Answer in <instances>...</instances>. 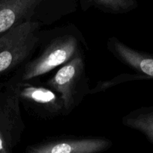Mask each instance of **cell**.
<instances>
[{"label": "cell", "mask_w": 153, "mask_h": 153, "mask_svg": "<svg viewBox=\"0 0 153 153\" xmlns=\"http://www.w3.org/2000/svg\"><path fill=\"white\" fill-rule=\"evenodd\" d=\"M84 43L82 34L73 25L40 31V53L22 65L15 82H31L68 62Z\"/></svg>", "instance_id": "cell-1"}, {"label": "cell", "mask_w": 153, "mask_h": 153, "mask_svg": "<svg viewBox=\"0 0 153 153\" xmlns=\"http://www.w3.org/2000/svg\"><path fill=\"white\" fill-rule=\"evenodd\" d=\"M83 51L80 50L50 78L45 85L60 96L64 108V116L77 107L84 97L89 94L88 79L86 73Z\"/></svg>", "instance_id": "cell-3"}, {"label": "cell", "mask_w": 153, "mask_h": 153, "mask_svg": "<svg viewBox=\"0 0 153 153\" xmlns=\"http://www.w3.org/2000/svg\"><path fill=\"white\" fill-rule=\"evenodd\" d=\"M96 6L106 13L119 14L126 13L136 9V0H92Z\"/></svg>", "instance_id": "cell-8"}, {"label": "cell", "mask_w": 153, "mask_h": 153, "mask_svg": "<svg viewBox=\"0 0 153 153\" xmlns=\"http://www.w3.org/2000/svg\"><path fill=\"white\" fill-rule=\"evenodd\" d=\"M147 79H151L148 76H145V75L140 74H130V73H124V74H121L119 76H116L111 80L104 81V82H98L97 85L92 89H90L89 94H97L98 92L106 91L109 88H112L116 85H120L123 82H130V81H138V80H147Z\"/></svg>", "instance_id": "cell-9"}, {"label": "cell", "mask_w": 153, "mask_h": 153, "mask_svg": "<svg viewBox=\"0 0 153 153\" xmlns=\"http://www.w3.org/2000/svg\"><path fill=\"white\" fill-rule=\"evenodd\" d=\"M4 149V140H2V138L0 136V152L2 151Z\"/></svg>", "instance_id": "cell-10"}, {"label": "cell", "mask_w": 153, "mask_h": 153, "mask_svg": "<svg viewBox=\"0 0 153 153\" xmlns=\"http://www.w3.org/2000/svg\"><path fill=\"white\" fill-rule=\"evenodd\" d=\"M110 140L102 137H50L29 145L26 153H97L107 150L112 146Z\"/></svg>", "instance_id": "cell-5"}, {"label": "cell", "mask_w": 153, "mask_h": 153, "mask_svg": "<svg viewBox=\"0 0 153 153\" xmlns=\"http://www.w3.org/2000/svg\"><path fill=\"white\" fill-rule=\"evenodd\" d=\"M20 101L27 113L40 119H52L64 116L60 96L47 86H38L30 82H15Z\"/></svg>", "instance_id": "cell-4"}, {"label": "cell", "mask_w": 153, "mask_h": 153, "mask_svg": "<svg viewBox=\"0 0 153 153\" xmlns=\"http://www.w3.org/2000/svg\"><path fill=\"white\" fill-rule=\"evenodd\" d=\"M122 124L140 131L153 145V106H144L131 111L123 117Z\"/></svg>", "instance_id": "cell-7"}, {"label": "cell", "mask_w": 153, "mask_h": 153, "mask_svg": "<svg viewBox=\"0 0 153 153\" xmlns=\"http://www.w3.org/2000/svg\"><path fill=\"white\" fill-rule=\"evenodd\" d=\"M106 48L123 64L153 79V55L133 49L115 37L108 39Z\"/></svg>", "instance_id": "cell-6"}, {"label": "cell", "mask_w": 153, "mask_h": 153, "mask_svg": "<svg viewBox=\"0 0 153 153\" xmlns=\"http://www.w3.org/2000/svg\"><path fill=\"white\" fill-rule=\"evenodd\" d=\"M78 0H2L0 7V33L22 22L41 26L55 23L76 11Z\"/></svg>", "instance_id": "cell-2"}]
</instances>
